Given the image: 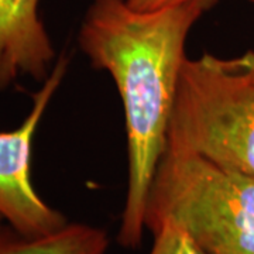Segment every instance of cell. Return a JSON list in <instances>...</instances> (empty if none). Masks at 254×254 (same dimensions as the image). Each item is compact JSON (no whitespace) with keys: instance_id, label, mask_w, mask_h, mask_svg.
I'll return each instance as SVG.
<instances>
[{"instance_id":"8","label":"cell","mask_w":254,"mask_h":254,"mask_svg":"<svg viewBox=\"0 0 254 254\" xmlns=\"http://www.w3.org/2000/svg\"><path fill=\"white\" fill-rule=\"evenodd\" d=\"M190 1H202L212 7L218 0H127L128 6L137 11H154V10L178 6Z\"/></svg>"},{"instance_id":"7","label":"cell","mask_w":254,"mask_h":254,"mask_svg":"<svg viewBox=\"0 0 254 254\" xmlns=\"http://www.w3.org/2000/svg\"><path fill=\"white\" fill-rule=\"evenodd\" d=\"M154 243L148 254H206L178 225L163 222L151 230Z\"/></svg>"},{"instance_id":"1","label":"cell","mask_w":254,"mask_h":254,"mask_svg":"<svg viewBox=\"0 0 254 254\" xmlns=\"http://www.w3.org/2000/svg\"><path fill=\"white\" fill-rule=\"evenodd\" d=\"M190 1L137 11L127 0H91L78 44L95 69L118 88L126 123L127 190L119 245L136 249L145 230V205L177 98L190 31L209 9Z\"/></svg>"},{"instance_id":"5","label":"cell","mask_w":254,"mask_h":254,"mask_svg":"<svg viewBox=\"0 0 254 254\" xmlns=\"http://www.w3.org/2000/svg\"><path fill=\"white\" fill-rule=\"evenodd\" d=\"M38 4L40 0H0V91L23 76L43 82L57 61Z\"/></svg>"},{"instance_id":"9","label":"cell","mask_w":254,"mask_h":254,"mask_svg":"<svg viewBox=\"0 0 254 254\" xmlns=\"http://www.w3.org/2000/svg\"><path fill=\"white\" fill-rule=\"evenodd\" d=\"M4 223H6V222H4V219H3V216H1V215H0V227L3 226V225H4Z\"/></svg>"},{"instance_id":"6","label":"cell","mask_w":254,"mask_h":254,"mask_svg":"<svg viewBox=\"0 0 254 254\" xmlns=\"http://www.w3.org/2000/svg\"><path fill=\"white\" fill-rule=\"evenodd\" d=\"M108 232L86 223L68 222L44 236H26L4 223L0 227V254H105Z\"/></svg>"},{"instance_id":"3","label":"cell","mask_w":254,"mask_h":254,"mask_svg":"<svg viewBox=\"0 0 254 254\" xmlns=\"http://www.w3.org/2000/svg\"><path fill=\"white\" fill-rule=\"evenodd\" d=\"M184 229L206 254H254V177L199 155L164 151L145 205V229Z\"/></svg>"},{"instance_id":"2","label":"cell","mask_w":254,"mask_h":254,"mask_svg":"<svg viewBox=\"0 0 254 254\" xmlns=\"http://www.w3.org/2000/svg\"><path fill=\"white\" fill-rule=\"evenodd\" d=\"M165 151L254 177V50L185 58Z\"/></svg>"},{"instance_id":"4","label":"cell","mask_w":254,"mask_h":254,"mask_svg":"<svg viewBox=\"0 0 254 254\" xmlns=\"http://www.w3.org/2000/svg\"><path fill=\"white\" fill-rule=\"evenodd\" d=\"M69 57L61 54L41 88L31 96V109L23 123L0 131V215L4 222L26 236L50 235L68 223L60 210L43 199L31 181L33 141L51 99L68 71Z\"/></svg>"},{"instance_id":"10","label":"cell","mask_w":254,"mask_h":254,"mask_svg":"<svg viewBox=\"0 0 254 254\" xmlns=\"http://www.w3.org/2000/svg\"><path fill=\"white\" fill-rule=\"evenodd\" d=\"M246 1H249V3H253L254 4V0H246Z\"/></svg>"}]
</instances>
